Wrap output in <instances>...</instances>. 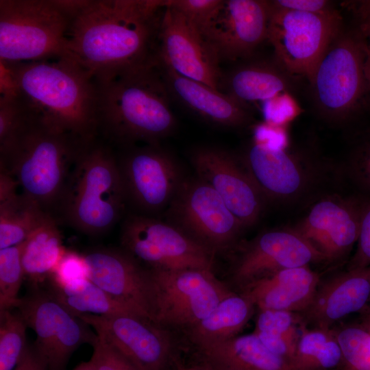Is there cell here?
Instances as JSON below:
<instances>
[{
    "instance_id": "cell-7",
    "label": "cell",
    "mask_w": 370,
    "mask_h": 370,
    "mask_svg": "<svg viewBox=\"0 0 370 370\" xmlns=\"http://www.w3.org/2000/svg\"><path fill=\"white\" fill-rule=\"evenodd\" d=\"M365 42L344 29L330 45L309 80L317 113L340 125L356 113L369 89L365 73Z\"/></svg>"
},
{
    "instance_id": "cell-1",
    "label": "cell",
    "mask_w": 370,
    "mask_h": 370,
    "mask_svg": "<svg viewBox=\"0 0 370 370\" xmlns=\"http://www.w3.org/2000/svg\"><path fill=\"white\" fill-rule=\"evenodd\" d=\"M164 7V0H85L68 35L71 58L95 78L151 60Z\"/></svg>"
},
{
    "instance_id": "cell-2",
    "label": "cell",
    "mask_w": 370,
    "mask_h": 370,
    "mask_svg": "<svg viewBox=\"0 0 370 370\" xmlns=\"http://www.w3.org/2000/svg\"><path fill=\"white\" fill-rule=\"evenodd\" d=\"M99 137L115 149L160 145L177 120L158 56L138 66L95 78Z\"/></svg>"
},
{
    "instance_id": "cell-35",
    "label": "cell",
    "mask_w": 370,
    "mask_h": 370,
    "mask_svg": "<svg viewBox=\"0 0 370 370\" xmlns=\"http://www.w3.org/2000/svg\"><path fill=\"white\" fill-rule=\"evenodd\" d=\"M343 358V370H370V333L360 324L334 330Z\"/></svg>"
},
{
    "instance_id": "cell-22",
    "label": "cell",
    "mask_w": 370,
    "mask_h": 370,
    "mask_svg": "<svg viewBox=\"0 0 370 370\" xmlns=\"http://www.w3.org/2000/svg\"><path fill=\"white\" fill-rule=\"evenodd\" d=\"M370 301V266L347 269L319 285L305 311L316 328H330L345 317L362 311Z\"/></svg>"
},
{
    "instance_id": "cell-8",
    "label": "cell",
    "mask_w": 370,
    "mask_h": 370,
    "mask_svg": "<svg viewBox=\"0 0 370 370\" xmlns=\"http://www.w3.org/2000/svg\"><path fill=\"white\" fill-rule=\"evenodd\" d=\"M269 23L267 40L273 49V60L294 77L309 82L321 57L343 29L339 12L319 14L274 7Z\"/></svg>"
},
{
    "instance_id": "cell-18",
    "label": "cell",
    "mask_w": 370,
    "mask_h": 370,
    "mask_svg": "<svg viewBox=\"0 0 370 370\" xmlns=\"http://www.w3.org/2000/svg\"><path fill=\"white\" fill-rule=\"evenodd\" d=\"M324 260V256L293 228L271 230L243 245L232 275L243 287L283 269Z\"/></svg>"
},
{
    "instance_id": "cell-6",
    "label": "cell",
    "mask_w": 370,
    "mask_h": 370,
    "mask_svg": "<svg viewBox=\"0 0 370 370\" xmlns=\"http://www.w3.org/2000/svg\"><path fill=\"white\" fill-rule=\"evenodd\" d=\"M84 0H1L0 62L71 58L68 35Z\"/></svg>"
},
{
    "instance_id": "cell-26",
    "label": "cell",
    "mask_w": 370,
    "mask_h": 370,
    "mask_svg": "<svg viewBox=\"0 0 370 370\" xmlns=\"http://www.w3.org/2000/svg\"><path fill=\"white\" fill-rule=\"evenodd\" d=\"M200 349L223 370H293L288 360L269 350L254 333L236 336Z\"/></svg>"
},
{
    "instance_id": "cell-10",
    "label": "cell",
    "mask_w": 370,
    "mask_h": 370,
    "mask_svg": "<svg viewBox=\"0 0 370 370\" xmlns=\"http://www.w3.org/2000/svg\"><path fill=\"white\" fill-rule=\"evenodd\" d=\"M121 244L150 269L212 271L215 254L160 217L128 214L122 223Z\"/></svg>"
},
{
    "instance_id": "cell-14",
    "label": "cell",
    "mask_w": 370,
    "mask_h": 370,
    "mask_svg": "<svg viewBox=\"0 0 370 370\" xmlns=\"http://www.w3.org/2000/svg\"><path fill=\"white\" fill-rule=\"evenodd\" d=\"M271 1L222 0L199 29L219 62L250 58L267 40Z\"/></svg>"
},
{
    "instance_id": "cell-17",
    "label": "cell",
    "mask_w": 370,
    "mask_h": 370,
    "mask_svg": "<svg viewBox=\"0 0 370 370\" xmlns=\"http://www.w3.org/2000/svg\"><path fill=\"white\" fill-rule=\"evenodd\" d=\"M84 256L91 281L116 300L156 323L155 289L149 268L143 267L123 249L98 248Z\"/></svg>"
},
{
    "instance_id": "cell-38",
    "label": "cell",
    "mask_w": 370,
    "mask_h": 370,
    "mask_svg": "<svg viewBox=\"0 0 370 370\" xmlns=\"http://www.w3.org/2000/svg\"><path fill=\"white\" fill-rule=\"evenodd\" d=\"M88 267L84 254L66 250L48 279L58 284H66L88 278Z\"/></svg>"
},
{
    "instance_id": "cell-9",
    "label": "cell",
    "mask_w": 370,
    "mask_h": 370,
    "mask_svg": "<svg viewBox=\"0 0 370 370\" xmlns=\"http://www.w3.org/2000/svg\"><path fill=\"white\" fill-rule=\"evenodd\" d=\"M163 216L214 254L233 248L245 230L217 192L196 175L184 179Z\"/></svg>"
},
{
    "instance_id": "cell-21",
    "label": "cell",
    "mask_w": 370,
    "mask_h": 370,
    "mask_svg": "<svg viewBox=\"0 0 370 370\" xmlns=\"http://www.w3.org/2000/svg\"><path fill=\"white\" fill-rule=\"evenodd\" d=\"M241 159L266 201L297 200L314 182L312 166L286 149L254 141Z\"/></svg>"
},
{
    "instance_id": "cell-16",
    "label": "cell",
    "mask_w": 370,
    "mask_h": 370,
    "mask_svg": "<svg viewBox=\"0 0 370 370\" xmlns=\"http://www.w3.org/2000/svg\"><path fill=\"white\" fill-rule=\"evenodd\" d=\"M164 6L158 60L180 75L219 90L223 74L215 53L193 23L173 8Z\"/></svg>"
},
{
    "instance_id": "cell-49",
    "label": "cell",
    "mask_w": 370,
    "mask_h": 370,
    "mask_svg": "<svg viewBox=\"0 0 370 370\" xmlns=\"http://www.w3.org/2000/svg\"><path fill=\"white\" fill-rule=\"evenodd\" d=\"M184 370H202V369L192 368V369H184Z\"/></svg>"
},
{
    "instance_id": "cell-40",
    "label": "cell",
    "mask_w": 370,
    "mask_h": 370,
    "mask_svg": "<svg viewBox=\"0 0 370 370\" xmlns=\"http://www.w3.org/2000/svg\"><path fill=\"white\" fill-rule=\"evenodd\" d=\"M222 0H164L166 5L173 8L197 28L213 15Z\"/></svg>"
},
{
    "instance_id": "cell-43",
    "label": "cell",
    "mask_w": 370,
    "mask_h": 370,
    "mask_svg": "<svg viewBox=\"0 0 370 370\" xmlns=\"http://www.w3.org/2000/svg\"><path fill=\"white\" fill-rule=\"evenodd\" d=\"M272 5L278 8L303 12L332 14L338 12L333 1L327 0H273Z\"/></svg>"
},
{
    "instance_id": "cell-42",
    "label": "cell",
    "mask_w": 370,
    "mask_h": 370,
    "mask_svg": "<svg viewBox=\"0 0 370 370\" xmlns=\"http://www.w3.org/2000/svg\"><path fill=\"white\" fill-rule=\"evenodd\" d=\"M342 5L352 14L354 30L370 48V0L345 1Z\"/></svg>"
},
{
    "instance_id": "cell-50",
    "label": "cell",
    "mask_w": 370,
    "mask_h": 370,
    "mask_svg": "<svg viewBox=\"0 0 370 370\" xmlns=\"http://www.w3.org/2000/svg\"><path fill=\"white\" fill-rule=\"evenodd\" d=\"M368 305H369V306L370 307V301H369V303L368 304Z\"/></svg>"
},
{
    "instance_id": "cell-25",
    "label": "cell",
    "mask_w": 370,
    "mask_h": 370,
    "mask_svg": "<svg viewBox=\"0 0 370 370\" xmlns=\"http://www.w3.org/2000/svg\"><path fill=\"white\" fill-rule=\"evenodd\" d=\"M297 79L273 59L258 60L238 66L223 75L219 90L248 108L251 102H263L281 93L290 92Z\"/></svg>"
},
{
    "instance_id": "cell-36",
    "label": "cell",
    "mask_w": 370,
    "mask_h": 370,
    "mask_svg": "<svg viewBox=\"0 0 370 370\" xmlns=\"http://www.w3.org/2000/svg\"><path fill=\"white\" fill-rule=\"evenodd\" d=\"M90 359L95 370H138L120 351L97 334Z\"/></svg>"
},
{
    "instance_id": "cell-13",
    "label": "cell",
    "mask_w": 370,
    "mask_h": 370,
    "mask_svg": "<svg viewBox=\"0 0 370 370\" xmlns=\"http://www.w3.org/2000/svg\"><path fill=\"white\" fill-rule=\"evenodd\" d=\"M150 269L156 296L155 321L161 327L190 328L233 293L212 271Z\"/></svg>"
},
{
    "instance_id": "cell-37",
    "label": "cell",
    "mask_w": 370,
    "mask_h": 370,
    "mask_svg": "<svg viewBox=\"0 0 370 370\" xmlns=\"http://www.w3.org/2000/svg\"><path fill=\"white\" fill-rule=\"evenodd\" d=\"M301 110L290 92H284L262 102V112L265 122L283 126L293 120Z\"/></svg>"
},
{
    "instance_id": "cell-51",
    "label": "cell",
    "mask_w": 370,
    "mask_h": 370,
    "mask_svg": "<svg viewBox=\"0 0 370 370\" xmlns=\"http://www.w3.org/2000/svg\"><path fill=\"white\" fill-rule=\"evenodd\" d=\"M218 370H223V369H219V368H218Z\"/></svg>"
},
{
    "instance_id": "cell-33",
    "label": "cell",
    "mask_w": 370,
    "mask_h": 370,
    "mask_svg": "<svg viewBox=\"0 0 370 370\" xmlns=\"http://www.w3.org/2000/svg\"><path fill=\"white\" fill-rule=\"evenodd\" d=\"M27 325L16 310H0V370H14L28 347Z\"/></svg>"
},
{
    "instance_id": "cell-24",
    "label": "cell",
    "mask_w": 370,
    "mask_h": 370,
    "mask_svg": "<svg viewBox=\"0 0 370 370\" xmlns=\"http://www.w3.org/2000/svg\"><path fill=\"white\" fill-rule=\"evenodd\" d=\"M318 273L309 266L275 272L243 286V295L260 310L305 312L319 285Z\"/></svg>"
},
{
    "instance_id": "cell-3",
    "label": "cell",
    "mask_w": 370,
    "mask_h": 370,
    "mask_svg": "<svg viewBox=\"0 0 370 370\" xmlns=\"http://www.w3.org/2000/svg\"><path fill=\"white\" fill-rule=\"evenodd\" d=\"M32 113L86 141L99 136L95 77L71 58L0 64Z\"/></svg>"
},
{
    "instance_id": "cell-19",
    "label": "cell",
    "mask_w": 370,
    "mask_h": 370,
    "mask_svg": "<svg viewBox=\"0 0 370 370\" xmlns=\"http://www.w3.org/2000/svg\"><path fill=\"white\" fill-rule=\"evenodd\" d=\"M96 334L120 351L138 370H162L170 352L166 332L134 314L78 315Z\"/></svg>"
},
{
    "instance_id": "cell-11",
    "label": "cell",
    "mask_w": 370,
    "mask_h": 370,
    "mask_svg": "<svg viewBox=\"0 0 370 370\" xmlns=\"http://www.w3.org/2000/svg\"><path fill=\"white\" fill-rule=\"evenodd\" d=\"M115 150L127 204L134 213L163 215L185 178L178 162L160 145Z\"/></svg>"
},
{
    "instance_id": "cell-31",
    "label": "cell",
    "mask_w": 370,
    "mask_h": 370,
    "mask_svg": "<svg viewBox=\"0 0 370 370\" xmlns=\"http://www.w3.org/2000/svg\"><path fill=\"white\" fill-rule=\"evenodd\" d=\"M48 214L17 190L0 198V249L25 241Z\"/></svg>"
},
{
    "instance_id": "cell-30",
    "label": "cell",
    "mask_w": 370,
    "mask_h": 370,
    "mask_svg": "<svg viewBox=\"0 0 370 370\" xmlns=\"http://www.w3.org/2000/svg\"><path fill=\"white\" fill-rule=\"evenodd\" d=\"M291 365L293 370H343V354L334 330L304 329Z\"/></svg>"
},
{
    "instance_id": "cell-48",
    "label": "cell",
    "mask_w": 370,
    "mask_h": 370,
    "mask_svg": "<svg viewBox=\"0 0 370 370\" xmlns=\"http://www.w3.org/2000/svg\"><path fill=\"white\" fill-rule=\"evenodd\" d=\"M73 370H95V369L92 362L89 360L88 362H82Z\"/></svg>"
},
{
    "instance_id": "cell-34",
    "label": "cell",
    "mask_w": 370,
    "mask_h": 370,
    "mask_svg": "<svg viewBox=\"0 0 370 370\" xmlns=\"http://www.w3.org/2000/svg\"><path fill=\"white\" fill-rule=\"evenodd\" d=\"M25 241L0 249V310L16 308L25 280L22 255Z\"/></svg>"
},
{
    "instance_id": "cell-39",
    "label": "cell",
    "mask_w": 370,
    "mask_h": 370,
    "mask_svg": "<svg viewBox=\"0 0 370 370\" xmlns=\"http://www.w3.org/2000/svg\"><path fill=\"white\" fill-rule=\"evenodd\" d=\"M348 173L356 184L370 195V137L352 151L347 163Z\"/></svg>"
},
{
    "instance_id": "cell-44",
    "label": "cell",
    "mask_w": 370,
    "mask_h": 370,
    "mask_svg": "<svg viewBox=\"0 0 370 370\" xmlns=\"http://www.w3.org/2000/svg\"><path fill=\"white\" fill-rule=\"evenodd\" d=\"M254 142L277 149H287L288 145L285 127L266 122L255 127Z\"/></svg>"
},
{
    "instance_id": "cell-20",
    "label": "cell",
    "mask_w": 370,
    "mask_h": 370,
    "mask_svg": "<svg viewBox=\"0 0 370 370\" xmlns=\"http://www.w3.org/2000/svg\"><path fill=\"white\" fill-rule=\"evenodd\" d=\"M362 200L332 195L316 201L293 228L325 257L346 256L357 243Z\"/></svg>"
},
{
    "instance_id": "cell-29",
    "label": "cell",
    "mask_w": 370,
    "mask_h": 370,
    "mask_svg": "<svg viewBox=\"0 0 370 370\" xmlns=\"http://www.w3.org/2000/svg\"><path fill=\"white\" fill-rule=\"evenodd\" d=\"M42 288L76 316L84 314H123L142 317L131 307L112 297L89 278L66 284H58L47 280Z\"/></svg>"
},
{
    "instance_id": "cell-4",
    "label": "cell",
    "mask_w": 370,
    "mask_h": 370,
    "mask_svg": "<svg viewBox=\"0 0 370 370\" xmlns=\"http://www.w3.org/2000/svg\"><path fill=\"white\" fill-rule=\"evenodd\" d=\"M29 112L19 132L0 149V167L23 195L53 216L77 160L92 140L59 131Z\"/></svg>"
},
{
    "instance_id": "cell-47",
    "label": "cell",
    "mask_w": 370,
    "mask_h": 370,
    "mask_svg": "<svg viewBox=\"0 0 370 370\" xmlns=\"http://www.w3.org/2000/svg\"><path fill=\"white\" fill-rule=\"evenodd\" d=\"M365 73L367 83L370 89V48L365 43Z\"/></svg>"
},
{
    "instance_id": "cell-32",
    "label": "cell",
    "mask_w": 370,
    "mask_h": 370,
    "mask_svg": "<svg viewBox=\"0 0 370 370\" xmlns=\"http://www.w3.org/2000/svg\"><path fill=\"white\" fill-rule=\"evenodd\" d=\"M301 328V319L296 312L260 310L253 333L269 350L291 362Z\"/></svg>"
},
{
    "instance_id": "cell-23",
    "label": "cell",
    "mask_w": 370,
    "mask_h": 370,
    "mask_svg": "<svg viewBox=\"0 0 370 370\" xmlns=\"http://www.w3.org/2000/svg\"><path fill=\"white\" fill-rule=\"evenodd\" d=\"M160 63L171 96L196 115L227 128H243L252 123L248 108L225 93L181 76Z\"/></svg>"
},
{
    "instance_id": "cell-45",
    "label": "cell",
    "mask_w": 370,
    "mask_h": 370,
    "mask_svg": "<svg viewBox=\"0 0 370 370\" xmlns=\"http://www.w3.org/2000/svg\"><path fill=\"white\" fill-rule=\"evenodd\" d=\"M14 370H46V369L34 353L32 347L29 345L23 357Z\"/></svg>"
},
{
    "instance_id": "cell-27",
    "label": "cell",
    "mask_w": 370,
    "mask_h": 370,
    "mask_svg": "<svg viewBox=\"0 0 370 370\" xmlns=\"http://www.w3.org/2000/svg\"><path fill=\"white\" fill-rule=\"evenodd\" d=\"M57 222L48 214L25 241L22 262L30 288L43 286L66 251Z\"/></svg>"
},
{
    "instance_id": "cell-12",
    "label": "cell",
    "mask_w": 370,
    "mask_h": 370,
    "mask_svg": "<svg viewBox=\"0 0 370 370\" xmlns=\"http://www.w3.org/2000/svg\"><path fill=\"white\" fill-rule=\"evenodd\" d=\"M15 309L34 331L32 347L46 370H66L73 353L84 343L92 345L97 338L88 324L42 287L30 288Z\"/></svg>"
},
{
    "instance_id": "cell-41",
    "label": "cell",
    "mask_w": 370,
    "mask_h": 370,
    "mask_svg": "<svg viewBox=\"0 0 370 370\" xmlns=\"http://www.w3.org/2000/svg\"><path fill=\"white\" fill-rule=\"evenodd\" d=\"M356 244V251L349 262L347 269L370 266V199L362 200Z\"/></svg>"
},
{
    "instance_id": "cell-46",
    "label": "cell",
    "mask_w": 370,
    "mask_h": 370,
    "mask_svg": "<svg viewBox=\"0 0 370 370\" xmlns=\"http://www.w3.org/2000/svg\"><path fill=\"white\" fill-rule=\"evenodd\" d=\"M360 323L370 333V307L368 304L360 312Z\"/></svg>"
},
{
    "instance_id": "cell-15",
    "label": "cell",
    "mask_w": 370,
    "mask_h": 370,
    "mask_svg": "<svg viewBox=\"0 0 370 370\" xmlns=\"http://www.w3.org/2000/svg\"><path fill=\"white\" fill-rule=\"evenodd\" d=\"M195 175L221 197L245 229L260 218L266 199L241 158L222 148L202 146L190 156Z\"/></svg>"
},
{
    "instance_id": "cell-28",
    "label": "cell",
    "mask_w": 370,
    "mask_h": 370,
    "mask_svg": "<svg viewBox=\"0 0 370 370\" xmlns=\"http://www.w3.org/2000/svg\"><path fill=\"white\" fill-rule=\"evenodd\" d=\"M254 306L247 297L233 293L189 328L191 340L201 349L236 336L250 319Z\"/></svg>"
},
{
    "instance_id": "cell-5",
    "label": "cell",
    "mask_w": 370,
    "mask_h": 370,
    "mask_svg": "<svg viewBox=\"0 0 370 370\" xmlns=\"http://www.w3.org/2000/svg\"><path fill=\"white\" fill-rule=\"evenodd\" d=\"M127 205L116 150L98 136L77 160L56 213L75 230L98 235L119 221Z\"/></svg>"
}]
</instances>
